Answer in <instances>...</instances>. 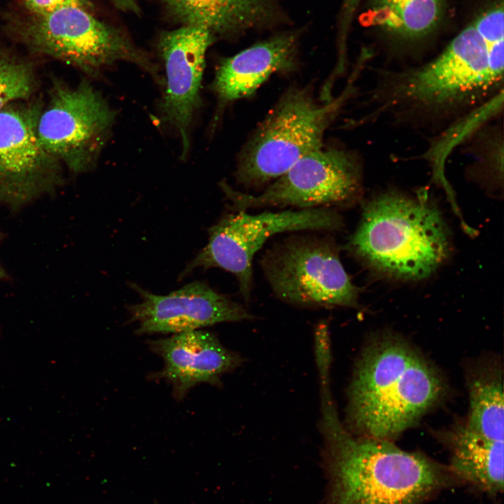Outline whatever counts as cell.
<instances>
[{"label":"cell","mask_w":504,"mask_h":504,"mask_svg":"<svg viewBox=\"0 0 504 504\" xmlns=\"http://www.w3.org/2000/svg\"><path fill=\"white\" fill-rule=\"evenodd\" d=\"M503 41L486 42L470 24L429 61L376 69L358 124L384 122L431 139L503 100Z\"/></svg>","instance_id":"obj_1"},{"label":"cell","mask_w":504,"mask_h":504,"mask_svg":"<svg viewBox=\"0 0 504 504\" xmlns=\"http://www.w3.org/2000/svg\"><path fill=\"white\" fill-rule=\"evenodd\" d=\"M321 382L324 504H420L454 482L449 467L390 440L354 437L342 426L329 380Z\"/></svg>","instance_id":"obj_2"},{"label":"cell","mask_w":504,"mask_h":504,"mask_svg":"<svg viewBox=\"0 0 504 504\" xmlns=\"http://www.w3.org/2000/svg\"><path fill=\"white\" fill-rule=\"evenodd\" d=\"M345 248L377 274L415 281L429 277L447 260L451 237L426 190L414 195L391 188L364 202Z\"/></svg>","instance_id":"obj_3"},{"label":"cell","mask_w":504,"mask_h":504,"mask_svg":"<svg viewBox=\"0 0 504 504\" xmlns=\"http://www.w3.org/2000/svg\"><path fill=\"white\" fill-rule=\"evenodd\" d=\"M442 379L424 357L394 336L363 351L349 389L348 419L363 437L391 441L442 396Z\"/></svg>","instance_id":"obj_4"},{"label":"cell","mask_w":504,"mask_h":504,"mask_svg":"<svg viewBox=\"0 0 504 504\" xmlns=\"http://www.w3.org/2000/svg\"><path fill=\"white\" fill-rule=\"evenodd\" d=\"M353 90L348 85L339 97L323 101L307 88L287 91L241 149L237 182L246 188H262L323 146L326 130Z\"/></svg>","instance_id":"obj_5"},{"label":"cell","mask_w":504,"mask_h":504,"mask_svg":"<svg viewBox=\"0 0 504 504\" xmlns=\"http://www.w3.org/2000/svg\"><path fill=\"white\" fill-rule=\"evenodd\" d=\"M18 39L33 53L48 56L97 77L118 61L136 64L162 83L156 65L118 29L76 6L36 15L18 28Z\"/></svg>","instance_id":"obj_6"},{"label":"cell","mask_w":504,"mask_h":504,"mask_svg":"<svg viewBox=\"0 0 504 504\" xmlns=\"http://www.w3.org/2000/svg\"><path fill=\"white\" fill-rule=\"evenodd\" d=\"M363 161L343 147L321 148L304 155L257 195L219 183L234 211L267 206L300 209L348 206L363 193Z\"/></svg>","instance_id":"obj_7"},{"label":"cell","mask_w":504,"mask_h":504,"mask_svg":"<svg viewBox=\"0 0 504 504\" xmlns=\"http://www.w3.org/2000/svg\"><path fill=\"white\" fill-rule=\"evenodd\" d=\"M260 265L280 300L311 307H359L351 281L330 237L293 236L267 250Z\"/></svg>","instance_id":"obj_8"},{"label":"cell","mask_w":504,"mask_h":504,"mask_svg":"<svg viewBox=\"0 0 504 504\" xmlns=\"http://www.w3.org/2000/svg\"><path fill=\"white\" fill-rule=\"evenodd\" d=\"M234 211L209 229L207 244L181 276L198 268H221L236 277L246 301L252 291L253 259L269 238L284 232L337 231L344 225L342 216L331 208L264 211L255 215Z\"/></svg>","instance_id":"obj_9"},{"label":"cell","mask_w":504,"mask_h":504,"mask_svg":"<svg viewBox=\"0 0 504 504\" xmlns=\"http://www.w3.org/2000/svg\"><path fill=\"white\" fill-rule=\"evenodd\" d=\"M115 116L116 112L88 79L71 87L54 76L36 133L47 152L71 173L83 174L94 167Z\"/></svg>","instance_id":"obj_10"},{"label":"cell","mask_w":504,"mask_h":504,"mask_svg":"<svg viewBox=\"0 0 504 504\" xmlns=\"http://www.w3.org/2000/svg\"><path fill=\"white\" fill-rule=\"evenodd\" d=\"M43 101L14 102L0 111V204L13 210L61 187L64 166L36 133Z\"/></svg>","instance_id":"obj_11"},{"label":"cell","mask_w":504,"mask_h":504,"mask_svg":"<svg viewBox=\"0 0 504 504\" xmlns=\"http://www.w3.org/2000/svg\"><path fill=\"white\" fill-rule=\"evenodd\" d=\"M141 301L131 305L130 321L139 334H176L223 322L253 319L241 304L202 281L190 283L167 295H155L136 285Z\"/></svg>","instance_id":"obj_12"},{"label":"cell","mask_w":504,"mask_h":504,"mask_svg":"<svg viewBox=\"0 0 504 504\" xmlns=\"http://www.w3.org/2000/svg\"><path fill=\"white\" fill-rule=\"evenodd\" d=\"M212 39V32L204 27L183 25L164 33L158 43L167 78L160 111L180 134L183 160L190 148V126L202 104L205 56Z\"/></svg>","instance_id":"obj_13"},{"label":"cell","mask_w":504,"mask_h":504,"mask_svg":"<svg viewBox=\"0 0 504 504\" xmlns=\"http://www.w3.org/2000/svg\"><path fill=\"white\" fill-rule=\"evenodd\" d=\"M149 346L163 361L158 377L171 386L178 400L200 384L218 383L223 374L241 363L238 354L202 329L151 340Z\"/></svg>","instance_id":"obj_14"},{"label":"cell","mask_w":504,"mask_h":504,"mask_svg":"<svg viewBox=\"0 0 504 504\" xmlns=\"http://www.w3.org/2000/svg\"><path fill=\"white\" fill-rule=\"evenodd\" d=\"M296 40L279 35L224 59L217 66L212 90L224 104L252 95L275 73L296 67Z\"/></svg>","instance_id":"obj_15"},{"label":"cell","mask_w":504,"mask_h":504,"mask_svg":"<svg viewBox=\"0 0 504 504\" xmlns=\"http://www.w3.org/2000/svg\"><path fill=\"white\" fill-rule=\"evenodd\" d=\"M449 466L454 477L490 495L503 491V441L487 440L466 424L452 430L448 438Z\"/></svg>","instance_id":"obj_16"},{"label":"cell","mask_w":504,"mask_h":504,"mask_svg":"<svg viewBox=\"0 0 504 504\" xmlns=\"http://www.w3.org/2000/svg\"><path fill=\"white\" fill-rule=\"evenodd\" d=\"M468 159L465 177L488 193L503 190L504 129L503 116L484 121L460 143Z\"/></svg>","instance_id":"obj_17"},{"label":"cell","mask_w":504,"mask_h":504,"mask_svg":"<svg viewBox=\"0 0 504 504\" xmlns=\"http://www.w3.org/2000/svg\"><path fill=\"white\" fill-rule=\"evenodd\" d=\"M443 0H371L370 24L396 41L414 43L426 38L439 24Z\"/></svg>","instance_id":"obj_18"},{"label":"cell","mask_w":504,"mask_h":504,"mask_svg":"<svg viewBox=\"0 0 504 504\" xmlns=\"http://www.w3.org/2000/svg\"><path fill=\"white\" fill-rule=\"evenodd\" d=\"M184 25L204 27L212 33L244 28L266 12L263 0H163Z\"/></svg>","instance_id":"obj_19"},{"label":"cell","mask_w":504,"mask_h":504,"mask_svg":"<svg viewBox=\"0 0 504 504\" xmlns=\"http://www.w3.org/2000/svg\"><path fill=\"white\" fill-rule=\"evenodd\" d=\"M470 412L466 425L491 441H503L504 401L502 373L482 370L469 381Z\"/></svg>","instance_id":"obj_20"},{"label":"cell","mask_w":504,"mask_h":504,"mask_svg":"<svg viewBox=\"0 0 504 504\" xmlns=\"http://www.w3.org/2000/svg\"><path fill=\"white\" fill-rule=\"evenodd\" d=\"M37 87L33 61L0 48V111L10 103L31 99Z\"/></svg>","instance_id":"obj_21"},{"label":"cell","mask_w":504,"mask_h":504,"mask_svg":"<svg viewBox=\"0 0 504 504\" xmlns=\"http://www.w3.org/2000/svg\"><path fill=\"white\" fill-rule=\"evenodd\" d=\"M503 3L498 4L479 16L472 26L486 42L504 39V20Z\"/></svg>","instance_id":"obj_22"},{"label":"cell","mask_w":504,"mask_h":504,"mask_svg":"<svg viewBox=\"0 0 504 504\" xmlns=\"http://www.w3.org/2000/svg\"><path fill=\"white\" fill-rule=\"evenodd\" d=\"M33 15H42L68 6H76L90 10L88 0H22Z\"/></svg>","instance_id":"obj_23"},{"label":"cell","mask_w":504,"mask_h":504,"mask_svg":"<svg viewBox=\"0 0 504 504\" xmlns=\"http://www.w3.org/2000/svg\"><path fill=\"white\" fill-rule=\"evenodd\" d=\"M362 0H344L343 4V24L345 29L349 23V20L354 14L356 8Z\"/></svg>","instance_id":"obj_24"},{"label":"cell","mask_w":504,"mask_h":504,"mask_svg":"<svg viewBox=\"0 0 504 504\" xmlns=\"http://www.w3.org/2000/svg\"><path fill=\"white\" fill-rule=\"evenodd\" d=\"M118 8L125 10L137 12L138 6L135 0H111Z\"/></svg>","instance_id":"obj_25"},{"label":"cell","mask_w":504,"mask_h":504,"mask_svg":"<svg viewBox=\"0 0 504 504\" xmlns=\"http://www.w3.org/2000/svg\"><path fill=\"white\" fill-rule=\"evenodd\" d=\"M6 277V272L0 265V280L4 279Z\"/></svg>","instance_id":"obj_26"},{"label":"cell","mask_w":504,"mask_h":504,"mask_svg":"<svg viewBox=\"0 0 504 504\" xmlns=\"http://www.w3.org/2000/svg\"><path fill=\"white\" fill-rule=\"evenodd\" d=\"M1 233H0V239H1Z\"/></svg>","instance_id":"obj_27"}]
</instances>
